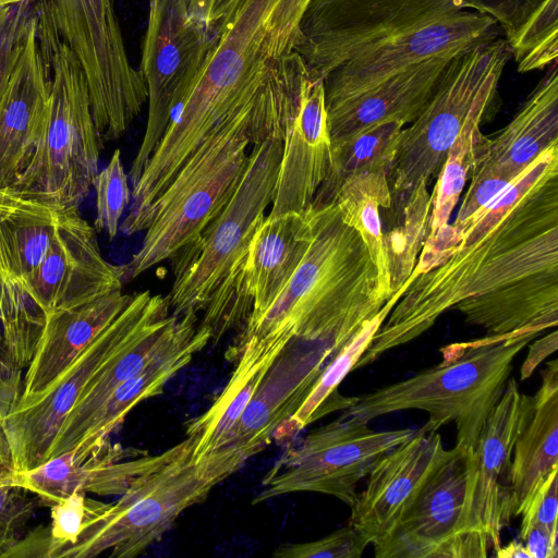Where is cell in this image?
<instances>
[{
  "mask_svg": "<svg viewBox=\"0 0 558 558\" xmlns=\"http://www.w3.org/2000/svg\"><path fill=\"white\" fill-rule=\"evenodd\" d=\"M11 471L0 468V557L20 538L36 507L29 492L7 481Z\"/></svg>",
  "mask_w": 558,
  "mask_h": 558,
  "instance_id": "cell-41",
  "label": "cell"
},
{
  "mask_svg": "<svg viewBox=\"0 0 558 558\" xmlns=\"http://www.w3.org/2000/svg\"><path fill=\"white\" fill-rule=\"evenodd\" d=\"M453 308L487 336L541 331L558 324V270L545 271L466 299Z\"/></svg>",
  "mask_w": 558,
  "mask_h": 558,
  "instance_id": "cell-28",
  "label": "cell"
},
{
  "mask_svg": "<svg viewBox=\"0 0 558 558\" xmlns=\"http://www.w3.org/2000/svg\"><path fill=\"white\" fill-rule=\"evenodd\" d=\"M299 82L284 59H271L257 98L213 132L148 206L128 235L146 230L132 258L119 266L123 283L171 259L223 209L245 173L250 144L283 141L296 110Z\"/></svg>",
  "mask_w": 558,
  "mask_h": 558,
  "instance_id": "cell-3",
  "label": "cell"
},
{
  "mask_svg": "<svg viewBox=\"0 0 558 558\" xmlns=\"http://www.w3.org/2000/svg\"><path fill=\"white\" fill-rule=\"evenodd\" d=\"M276 1L242 0L220 31L202 73L132 186L124 228L138 220L213 132L257 98L271 61L266 20Z\"/></svg>",
  "mask_w": 558,
  "mask_h": 558,
  "instance_id": "cell-5",
  "label": "cell"
},
{
  "mask_svg": "<svg viewBox=\"0 0 558 558\" xmlns=\"http://www.w3.org/2000/svg\"><path fill=\"white\" fill-rule=\"evenodd\" d=\"M533 405V397L521 392L515 379L509 377L478 434L474 450L465 457L463 527L469 533L485 535L494 550L501 545V531L512 518V452L531 418Z\"/></svg>",
  "mask_w": 558,
  "mask_h": 558,
  "instance_id": "cell-15",
  "label": "cell"
},
{
  "mask_svg": "<svg viewBox=\"0 0 558 558\" xmlns=\"http://www.w3.org/2000/svg\"><path fill=\"white\" fill-rule=\"evenodd\" d=\"M511 56L508 41L495 38L454 54L418 117L403 128L388 174L391 195L411 192L437 177L447 151L466 121L492 112L498 85Z\"/></svg>",
  "mask_w": 558,
  "mask_h": 558,
  "instance_id": "cell-9",
  "label": "cell"
},
{
  "mask_svg": "<svg viewBox=\"0 0 558 558\" xmlns=\"http://www.w3.org/2000/svg\"><path fill=\"white\" fill-rule=\"evenodd\" d=\"M495 38L497 23L460 0H311L292 51L324 81L330 106L411 64Z\"/></svg>",
  "mask_w": 558,
  "mask_h": 558,
  "instance_id": "cell-2",
  "label": "cell"
},
{
  "mask_svg": "<svg viewBox=\"0 0 558 558\" xmlns=\"http://www.w3.org/2000/svg\"><path fill=\"white\" fill-rule=\"evenodd\" d=\"M52 21L75 53L88 85L101 144L120 138L148 99L141 70L131 64L117 0H49Z\"/></svg>",
  "mask_w": 558,
  "mask_h": 558,
  "instance_id": "cell-12",
  "label": "cell"
},
{
  "mask_svg": "<svg viewBox=\"0 0 558 558\" xmlns=\"http://www.w3.org/2000/svg\"><path fill=\"white\" fill-rule=\"evenodd\" d=\"M558 348V332L554 330L530 345L526 357L520 368V379H527L537 366Z\"/></svg>",
  "mask_w": 558,
  "mask_h": 558,
  "instance_id": "cell-49",
  "label": "cell"
},
{
  "mask_svg": "<svg viewBox=\"0 0 558 558\" xmlns=\"http://www.w3.org/2000/svg\"><path fill=\"white\" fill-rule=\"evenodd\" d=\"M557 473L558 468L550 472L521 514L522 521L519 531L520 541L523 542L526 532L533 525L542 526L550 533L558 535Z\"/></svg>",
  "mask_w": 558,
  "mask_h": 558,
  "instance_id": "cell-46",
  "label": "cell"
},
{
  "mask_svg": "<svg viewBox=\"0 0 558 558\" xmlns=\"http://www.w3.org/2000/svg\"><path fill=\"white\" fill-rule=\"evenodd\" d=\"M197 314L169 315L144 337L99 371L87 384L64 418L49 449L47 461L72 450L80 434L107 397L122 383L138 374L147 363L172 343Z\"/></svg>",
  "mask_w": 558,
  "mask_h": 558,
  "instance_id": "cell-30",
  "label": "cell"
},
{
  "mask_svg": "<svg viewBox=\"0 0 558 558\" xmlns=\"http://www.w3.org/2000/svg\"><path fill=\"white\" fill-rule=\"evenodd\" d=\"M37 3L21 2L0 9V100L8 87Z\"/></svg>",
  "mask_w": 558,
  "mask_h": 558,
  "instance_id": "cell-39",
  "label": "cell"
},
{
  "mask_svg": "<svg viewBox=\"0 0 558 558\" xmlns=\"http://www.w3.org/2000/svg\"><path fill=\"white\" fill-rule=\"evenodd\" d=\"M43 1H49V0H0V9L11 5V4L21 3V2L37 3V2H43Z\"/></svg>",
  "mask_w": 558,
  "mask_h": 558,
  "instance_id": "cell-56",
  "label": "cell"
},
{
  "mask_svg": "<svg viewBox=\"0 0 558 558\" xmlns=\"http://www.w3.org/2000/svg\"><path fill=\"white\" fill-rule=\"evenodd\" d=\"M453 56L422 60L357 95L326 106L330 141L380 122L397 121L403 126L412 123Z\"/></svg>",
  "mask_w": 558,
  "mask_h": 558,
  "instance_id": "cell-23",
  "label": "cell"
},
{
  "mask_svg": "<svg viewBox=\"0 0 558 558\" xmlns=\"http://www.w3.org/2000/svg\"><path fill=\"white\" fill-rule=\"evenodd\" d=\"M92 186L96 193V231H105L112 240L119 230V222L131 201L129 177L126 175L120 149H116L109 163L97 172Z\"/></svg>",
  "mask_w": 558,
  "mask_h": 558,
  "instance_id": "cell-38",
  "label": "cell"
},
{
  "mask_svg": "<svg viewBox=\"0 0 558 558\" xmlns=\"http://www.w3.org/2000/svg\"><path fill=\"white\" fill-rule=\"evenodd\" d=\"M37 35L50 68L48 114L32 157L10 186L59 210L78 208L98 172L102 144L84 71L46 1L38 2Z\"/></svg>",
  "mask_w": 558,
  "mask_h": 558,
  "instance_id": "cell-7",
  "label": "cell"
},
{
  "mask_svg": "<svg viewBox=\"0 0 558 558\" xmlns=\"http://www.w3.org/2000/svg\"><path fill=\"white\" fill-rule=\"evenodd\" d=\"M191 323L179 336L136 375L119 385L83 427L76 446L70 450L84 459L109 444V435L142 401L161 393L166 383L186 366L193 355L211 340L208 327Z\"/></svg>",
  "mask_w": 558,
  "mask_h": 558,
  "instance_id": "cell-25",
  "label": "cell"
},
{
  "mask_svg": "<svg viewBox=\"0 0 558 558\" xmlns=\"http://www.w3.org/2000/svg\"><path fill=\"white\" fill-rule=\"evenodd\" d=\"M328 363L318 349L291 338L225 441L199 462L225 478L236 472L272 441L276 428L301 407Z\"/></svg>",
  "mask_w": 558,
  "mask_h": 558,
  "instance_id": "cell-17",
  "label": "cell"
},
{
  "mask_svg": "<svg viewBox=\"0 0 558 558\" xmlns=\"http://www.w3.org/2000/svg\"><path fill=\"white\" fill-rule=\"evenodd\" d=\"M13 282L16 281L14 280L11 274L7 258L5 247L0 233V308L5 291Z\"/></svg>",
  "mask_w": 558,
  "mask_h": 558,
  "instance_id": "cell-52",
  "label": "cell"
},
{
  "mask_svg": "<svg viewBox=\"0 0 558 558\" xmlns=\"http://www.w3.org/2000/svg\"><path fill=\"white\" fill-rule=\"evenodd\" d=\"M196 440H184L154 456L121 498L102 504L87 498V518L75 544L58 550L54 558H133L157 542L179 515L206 499L222 482L207 464L196 463Z\"/></svg>",
  "mask_w": 558,
  "mask_h": 558,
  "instance_id": "cell-8",
  "label": "cell"
},
{
  "mask_svg": "<svg viewBox=\"0 0 558 558\" xmlns=\"http://www.w3.org/2000/svg\"><path fill=\"white\" fill-rule=\"evenodd\" d=\"M313 234L296 270L271 306L244 325L236 342L288 330L330 360L391 298L360 233L336 204L311 205Z\"/></svg>",
  "mask_w": 558,
  "mask_h": 558,
  "instance_id": "cell-4",
  "label": "cell"
},
{
  "mask_svg": "<svg viewBox=\"0 0 558 558\" xmlns=\"http://www.w3.org/2000/svg\"><path fill=\"white\" fill-rule=\"evenodd\" d=\"M169 315L168 296L149 291L133 294L128 306L43 392L11 407L1 427L13 472L29 471L47 461L64 418L92 378Z\"/></svg>",
  "mask_w": 558,
  "mask_h": 558,
  "instance_id": "cell-11",
  "label": "cell"
},
{
  "mask_svg": "<svg viewBox=\"0 0 558 558\" xmlns=\"http://www.w3.org/2000/svg\"><path fill=\"white\" fill-rule=\"evenodd\" d=\"M490 113L482 111L473 114L449 147L432 192L433 203L428 235L436 233L449 223L452 210L460 198L466 180L470 178L473 165L474 133L489 118Z\"/></svg>",
  "mask_w": 558,
  "mask_h": 558,
  "instance_id": "cell-36",
  "label": "cell"
},
{
  "mask_svg": "<svg viewBox=\"0 0 558 558\" xmlns=\"http://www.w3.org/2000/svg\"><path fill=\"white\" fill-rule=\"evenodd\" d=\"M407 286L408 283L395 293L386 302L379 313L369 319L338 351L318 376L301 407L293 413V415L276 428L272 435V441H276L277 444L290 441L314 421L332 411H343L353 404L355 396H341L338 393L337 388L343 378L350 372L355 369V365L371 344L374 335L387 318Z\"/></svg>",
  "mask_w": 558,
  "mask_h": 558,
  "instance_id": "cell-32",
  "label": "cell"
},
{
  "mask_svg": "<svg viewBox=\"0 0 558 558\" xmlns=\"http://www.w3.org/2000/svg\"><path fill=\"white\" fill-rule=\"evenodd\" d=\"M49 526L51 548L49 558L58 550L76 543L87 518V498L85 493L75 490L51 506Z\"/></svg>",
  "mask_w": 558,
  "mask_h": 558,
  "instance_id": "cell-44",
  "label": "cell"
},
{
  "mask_svg": "<svg viewBox=\"0 0 558 558\" xmlns=\"http://www.w3.org/2000/svg\"><path fill=\"white\" fill-rule=\"evenodd\" d=\"M20 373L7 353L0 328V387L19 397L22 390Z\"/></svg>",
  "mask_w": 558,
  "mask_h": 558,
  "instance_id": "cell-51",
  "label": "cell"
},
{
  "mask_svg": "<svg viewBox=\"0 0 558 558\" xmlns=\"http://www.w3.org/2000/svg\"><path fill=\"white\" fill-rule=\"evenodd\" d=\"M121 456V451L109 444L84 459H76L68 451L33 470L11 471L7 481L50 506L75 490L97 495L122 494L132 480L151 463L154 456L120 462Z\"/></svg>",
  "mask_w": 558,
  "mask_h": 558,
  "instance_id": "cell-27",
  "label": "cell"
},
{
  "mask_svg": "<svg viewBox=\"0 0 558 558\" xmlns=\"http://www.w3.org/2000/svg\"><path fill=\"white\" fill-rule=\"evenodd\" d=\"M403 128L400 122L386 121L330 141L329 169L312 205L333 204L340 185L352 175L376 171L389 174Z\"/></svg>",
  "mask_w": 558,
  "mask_h": 558,
  "instance_id": "cell-34",
  "label": "cell"
},
{
  "mask_svg": "<svg viewBox=\"0 0 558 558\" xmlns=\"http://www.w3.org/2000/svg\"><path fill=\"white\" fill-rule=\"evenodd\" d=\"M1 466H10L12 469L10 448L0 424V468Z\"/></svg>",
  "mask_w": 558,
  "mask_h": 558,
  "instance_id": "cell-55",
  "label": "cell"
},
{
  "mask_svg": "<svg viewBox=\"0 0 558 558\" xmlns=\"http://www.w3.org/2000/svg\"><path fill=\"white\" fill-rule=\"evenodd\" d=\"M388 174L383 171L355 174L342 182L335 204L343 221L356 230L377 268L381 287L392 296L385 258L380 209L390 205Z\"/></svg>",
  "mask_w": 558,
  "mask_h": 558,
  "instance_id": "cell-35",
  "label": "cell"
},
{
  "mask_svg": "<svg viewBox=\"0 0 558 558\" xmlns=\"http://www.w3.org/2000/svg\"><path fill=\"white\" fill-rule=\"evenodd\" d=\"M530 421L515 440L510 466L512 517L523 513L550 472L558 468V362L542 371Z\"/></svg>",
  "mask_w": 558,
  "mask_h": 558,
  "instance_id": "cell-29",
  "label": "cell"
},
{
  "mask_svg": "<svg viewBox=\"0 0 558 558\" xmlns=\"http://www.w3.org/2000/svg\"><path fill=\"white\" fill-rule=\"evenodd\" d=\"M189 10L187 0H150L142 68L148 92L147 125L129 178L138 181L216 43Z\"/></svg>",
  "mask_w": 558,
  "mask_h": 558,
  "instance_id": "cell-14",
  "label": "cell"
},
{
  "mask_svg": "<svg viewBox=\"0 0 558 558\" xmlns=\"http://www.w3.org/2000/svg\"><path fill=\"white\" fill-rule=\"evenodd\" d=\"M283 141L253 145L245 173L223 209L173 259L174 281L167 295L172 315L205 310L211 296L246 256L271 204Z\"/></svg>",
  "mask_w": 558,
  "mask_h": 558,
  "instance_id": "cell-10",
  "label": "cell"
},
{
  "mask_svg": "<svg viewBox=\"0 0 558 558\" xmlns=\"http://www.w3.org/2000/svg\"><path fill=\"white\" fill-rule=\"evenodd\" d=\"M541 333L522 331L449 344L440 350V363L355 396L354 403L341 416L369 423L398 411H425L430 429L454 423V447L466 457L474 450L489 412L504 392L515 356Z\"/></svg>",
  "mask_w": 558,
  "mask_h": 558,
  "instance_id": "cell-6",
  "label": "cell"
},
{
  "mask_svg": "<svg viewBox=\"0 0 558 558\" xmlns=\"http://www.w3.org/2000/svg\"><path fill=\"white\" fill-rule=\"evenodd\" d=\"M119 266L101 255L96 230L78 208L61 210L49 248L24 288L46 316L122 289Z\"/></svg>",
  "mask_w": 558,
  "mask_h": 558,
  "instance_id": "cell-18",
  "label": "cell"
},
{
  "mask_svg": "<svg viewBox=\"0 0 558 558\" xmlns=\"http://www.w3.org/2000/svg\"><path fill=\"white\" fill-rule=\"evenodd\" d=\"M452 231L458 243L440 264L410 276L355 369L422 336L466 299L558 270V144L534 159L461 232Z\"/></svg>",
  "mask_w": 558,
  "mask_h": 558,
  "instance_id": "cell-1",
  "label": "cell"
},
{
  "mask_svg": "<svg viewBox=\"0 0 558 558\" xmlns=\"http://www.w3.org/2000/svg\"><path fill=\"white\" fill-rule=\"evenodd\" d=\"M132 299L133 295L124 294L119 289L86 303L47 314L16 401L28 400L43 392Z\"/></svg>",
  "mask_w": 558,
  "mask_h": 558,
  "instance_id": "cell-24",
  "label": "cell"
},
{
  "mask_svg": "<svg viewBox=\"0 0 558 558\" xmlns=\"http://www.w3.org/2000/svg\"><path fill=\"white\" fill-rule=\"evenodd\" d=\"M60 213L37 197L0 187V233L11 274L23 291L49 248Z\"/></svg>",
  "mask_w": 558,
  "mask_h": 558,
  "instance_id": "cell-31",
  "label": "cell"
},
{
  "mask_svg": "<svg viewBox=\"0 0 558 558\" xmlns=\"http://www.w3.org/2000/svg\"><path fill=\"white\" fill-rule=\"evenodd\" d=\"M418 428L374 430L351 417L312 430L298 447H288L263 480L252 504L296 492L326 494L352 507L356 486L376 462Z\"/></svg>",
  "mask_w": 558,
  "mask_h": 558,
  "instance_id": "cell-13",
  "label": "cell"
},
{
  "mask_svg": "<svg viewBox=\"0 0 558 558\" xmlns=\"http://www.w3.org/2000/svg\"><path fill=\"white\" fill-rule=\"evenodd\" d=\"M369 541L348 525L312 542L284 544L277 547L275 558H360Z\"/></svg>",
  "mask_w": 558,
  "mask_h": 558,
  "instance_id": "cell-40",
  "label": "cell"
},
{
  "mask_svg": "<svg viewBox=\"0 0 558 558\" xmlns=\"http://www.w3.org/2000/svg\"><path fill=\"white\" fill-rule=\"evenodd\" d=\"M51 538L49 526L38 527L24 539H17L2 557H46L49 558Z\"/></svg>",
  "mask_w": 558,
  "mask_h": 558,
  "instance_id": "cell-48",
  "label": "cell"
},
{
  "mask_svg": "<svg viewBox=\"0 0 558 558\" xmlns=\"http://www.w3.org/2000/svg\"><path fill=\"white\" fill-rule=\"evenodd\" d=\"M557 537L546 529L533 525L526 532L523 543L532 558H557Z\"/></svg>",
  "mask_w": 558,
  "mask_h": 558,
  "instance_id": "cell-50",
  "label": "cell"
},
{
  "mask_svg": "<svg viewBox=\"0 0 558 558\" xmlns=\"http://www.w3.org/2000/svg\"><path fill=\"white\" fill-rule=\"evenodd\" d=\"M311 0H277L266 20V49L270 58L292 51L302 15Z\"/></svg>",
  "mask_w": 558,
  "mask_h": 558,
  "instance_id": "cell-43",
  "label": "cell"
},
{
  "mask_svg": "<svg viewBox=\"0 0 558 558\" xmlns=\"http://www.w3.org/2000/svg\"><path fill=\"white\" fill-rule=\"evenodd\" d=\"M433 195L425 181L411 192L391 195L380 209L383 245L390 291L397 293L408 282L429 232Z\"/></svg>",
  "mask_w": 558,
  "mask_h": 558,
  "instance_id": "cell-33",
  "label": "cell"
},
{
  "mask_svg": "<svg viewBox=\"0 0 558 558\" xmlns=\"http://www.w3.org/2000/svg\"><path fill=\"white\" fill-rule=\"evenodd\" d=\"M558 144V73L553 63L512 120L493 137L477 129L473 167L514 180L544 150Z\"/></svg>",
  "mask_w": 558,
  "mask_h": 558,
  "instance_id": "cell-22",
  "label": "cell"
},
{
  "mask_svg": "<svg viewBox=\"0 0 558 558\" xmlns=\"http://www.w3.org/2000/svg\"><path fill=\"white\" fill-rule=\"evenodd\" d=\"M324 81L310 72L298 108L289 120L275 196L268 217L302 213L313 203L330 165Z\"/></svg>",
  "mask_w": 558,
  "mask_h": 558,
  "instance_id": "cell-20",
  "label": "cell"
},
{
  "mask_svg": "<svg viewBox=\"0 0 558 558\" xmlns=\"http://www.w3.org/2000/svg\"><path fill=\"white\" fill-rule=\"evenodd\" d=\"M465 457L459 451L429 480L389 534L373 545L376 558H485V535L463 527Z\"/></svg>",
  "mask_w": 558,
  "mask_h": 558,
  "instance_id": "cell-16",
  "label": "cell"
},
{
  "mask_svg": "<svg viewBox=\"0 0 558 558\" xmlns=\"http://www.w3.org/2000/svg\"><path fill=\"white\" fill-rule=\"evenodd\" d=\"M509 46L520 73L539 70L557 62L558 0H549Z\"/></svg>",
  "mask_w": 558,
  "mask_h": 558,
  "instance_id": "cell-37",
  "label": "cell"
},
{
  "mask_svg": "<svg viewBox=\"0 0 558 558\" xmlns=\"http://www.w3.org/2000/svg\"><path fill=\"white\" fill-rule=\"evenodd\" d=\"M469 179H471L470 186L464 194L456 219L451 223L456 232H461L511 182L476 167L471 168Z\"/></svg>",
  "mask_w": 558,
  "mask_h": 558,
  "instance_id": "cell-45",
  "label": "cell"
},
{
  "mask_svg": "<svg viewBox=\"0 0 558 558\" xmlns=\"http://www.w3.org/2000/svg\"><path fill=\"white\" fill-rule=\"evenodd\" d=\"M191 14L217 39L242 0H187Z\"/></svg>",
  "mask_w": 558,
  "mask_h": 558,
  "instance_id": "cell-47",
  "label": "cell"
},
{
  "mask_svg": "<svg viewBox=\"0 0 558 558\" xmlns=\"http://www.w3.org/2000/svg\"><path fill=\"white\" fill-rule=\"evenodd\" d=\"M38 2L0 100V187L10 186L32 157L45 128L50 68L37 35Z\"/></svg>",
  "mask_w": 558,
  "mask_h": 558,
  "instance_id": "cell-21",
  "label": "cell"
},
{
  "mask_svg": "<svg viewBox=\"0 0 558 558\" xmlns=\"http://www.w3.org/2000/svg\"><path fill=\"white\" fill-rule=\"evenodd\" d=\"M459 450L446 449L438 430L427 423L387 451L356 494L349 524L375 545L393 529L434 474Z\"/></svg>",
  "mask_w": 558,
  "mask_h": 558,
  "instance_id": "cell-19",
  "label": "cell"
},
{
  "mask_svg": "<svg viewBox=\"0 0 558 558\" xmlns=\"http://www.w3.org/2000/svg\"><path fill=\"white\" fill-rule=\"evenodd\" d=\"M498 558H532L522 541L512 539L507 545H500L495 550Z\"/></svg>",
  "mask_w": 558,
  "mask_h": 558,
  "instance_id": "cell-53",
  "label": "cell"
},
{
  "mask_svg": "<svg viewBox=\"0 0 558 558\" xmlns=\"http://www.w3.org/2000/svg\"><path fill=\"white\" fill-rule=\"evenodd\" d=\"M291 338L289 331L278 329L250 337L230 349V353L239 357L228 384L208 410L186 426V436L196 440L192 453L194 462L202 461L221 446Z\"/></svg>",
  "mask_w": 558,
  "mask_h": 558,
  "instance_id": "cell-26",
  "label": "cell"
},
{
  "mask_svg": "<svg viewBox=\"0 0 558 558\" xmlns=\"http://www.w3.org/2000/svg\"><path fill=\"white\" fill-rule=\"evenodd\" d=\"M19 397L0 387V424Z\"/></svg>",
  "mask_w": 558,
  "mask_h": 558,
  "instance_id": "cell-54",
  "label": "cell"
},
{
  "mask_svg": "<svg viewBox=\"0 0 558 558\" xmlns=\"http://www.w3.org/2000/svg\"><path fill=\"white\" fill-rule=\"evenodd\" d=\"M549 0H460L462 8L474 9L492 17L499 25L511 45L525 24Z\"/></svg>",
  "mask_w": 558,
  "mask_h": 558,
  "instance_id": "cell-42",
  "label": "cell"
}]
</instances>
